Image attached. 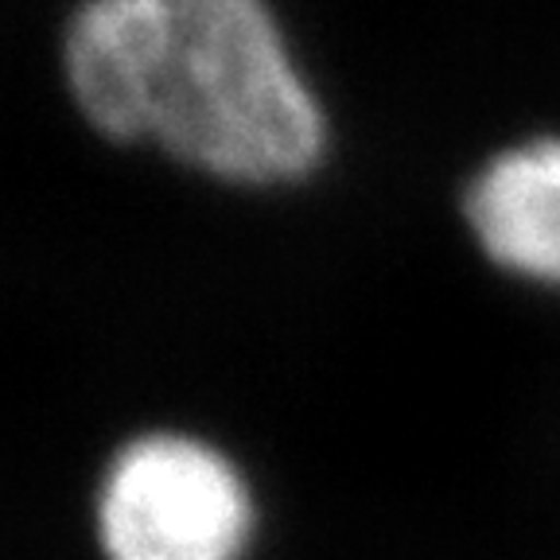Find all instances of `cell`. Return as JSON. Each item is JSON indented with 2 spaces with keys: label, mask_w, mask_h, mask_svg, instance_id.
Instances as JSON below:
<instances>
[{
  "label": "cell",
  "mask_w": 560,
  "mask_h": 560,
  "mask_svg": "<svg viewBox=\"0 0 560 560\" xmlns=\"http://www.w3.org/2000/svg\"><path fill=\"white\" fill-rule=\"evenodd\" d=\"M70 102L114 144L242 187L304 179L327 117L265 0H82L62 32Z\"/></svg>",
  "instance_id": "1"
},
{
  "label": "cell",
  "mask_w": 560,
  "mask_h": 560,
  "mask_svg": "<svg viewBox=\"0 0 560 560\" xmlns=\"http://www.w3.org/2000/svg\"><path fill=\"white\" fill-rule=\"evenodd\" d=\"M94 525L105 560H242L254 494L207 440L144 432L105 464Z\"/></svg>",
  "instance_id": "2"
},
{
  "label": "cell",
  "mask_w": 560,
  "mask_h": 560,
  "mask_svg": "<svg viewBox=\"0 0 560 560\" xmlns=\"http://www.w3.org/2000/svg\"><path fill=\"white\" fill-rule=\"evenodd\" d=\"M464 214L487 261L560 289V137L490 156L467 184Z\"/></svg>",
  "instance_id": "3"
}]
</instances>
